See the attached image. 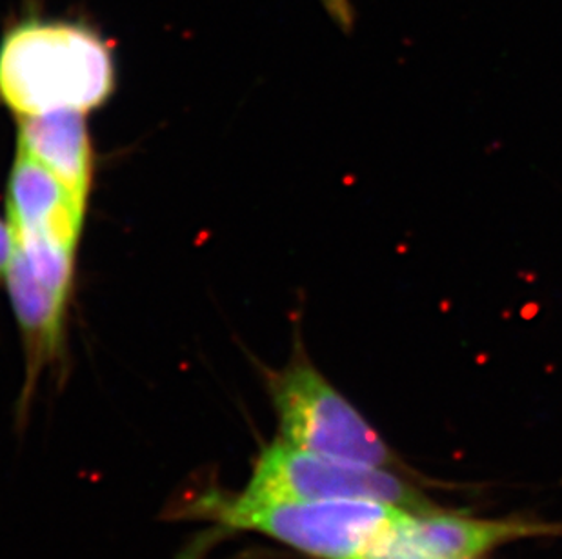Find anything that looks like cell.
I'll return each mask as SVG.
<instances>
[{"label": "cell", "mask_w": 562, "mask_h": 559, "mask_svg": "<svg viewBox=\"0 0 562 559\" xmlns=\"http://www.w3.org/2000/svg\"><path fill=\"white\" fill-rule=\"evenodd\" d=\"M115 88L106 41L80 22L26 19L0 43V99L19 118L90 112Z\"/></svg>", "instance_id": "6da1fadb"}, {"label": "cell", "mask_w": 562, "mask_h": 559, "mask_svg": "<svg viewBox=\"0 0 562 559\" xmlns=\"http://www.w3.org/2000/svg\"><path fill=\"white\" fill-rule=\"evenodd\" d=\"M199 512L223 527L259 533L315 559H382L409 511L364 500L265 503L202 498Z\"/></svg>", "instance_id": "7a4b0ae2"}, {"label": "cell", "mask_w": 562, "mask_h": 559, "mask_svg": "<svg viewBox=\"0 0 562 559\" xmlns=\"http://www.w3.org/2000/svg\"><path fill=\"white\" fill-rule=\"evenodd\" d=\"M19 151L49 169L86 204L91 184V144L85 113L55 110L43 115L22 116Z\"/></svg>", "instance_id": "ba28073f"}, {"label": "cell", "mask_w": 562, "mask_h": 559, "mask_svg": "<svg viewBox=\"0 0 562 559\" xmlns=\"http://www.w3.org/2000/svg\"><path fill=\"white\" fill-rule=\"evenodd\" d=\"M86 204L37 160L19 151L10 180V229L38 232L75 249Z\"/></svg>", "instance_id": "8992f818"}, {"label": "cell", "mask_w": 562, "mask_h": 559, "mask_svg": "<svg viewBox=\"0 0 562 559\" xmlns=\"http://www.w3.org/2000/svg\"><path fill=\"white\" fill-rule=\"evenodd\" d=\"M11 300L26 338L27 375L19 411L26 412L33 389L44 367L59 354L63 317L68 295L57 293L33 275L19 251H11L5 270Z\"/></svg>", "instance_id": "52a82bcc"}, {"label": "cell", "mask_w": 562, "mask_h": 559, "mask_svg": "<svg viewBox=\"0 0 562 559\" xmlns=\"http://www.w3.org/2000/svg\"><path fill=\"white\" fill-rule=\"evenodd\" d=\"M329 13L334 15L335 21L339 22L340 26H351V10L348 0H323Z\"/></svg>", "instance_id": "30bf717a"}, {"label": "cell", "mask_w": 562, "mask_h": 559, "mask_svg": "<svg viewBox=\"0 0 562 559\" xmlns=\"http://www.w3.org/2000/svg\"><path fill=\"white\" fill-rule=\"evenodd\" d=\"M11 251H13V240H11L10 224L5 226L4 223H0V275L8 270Z\"/></svg>", "instance_id": "9c48e42d"}, {"label": "cell", "mask_w": 562, "mask_h": 559, "mask_svg": "<svg viewBox=\"0 0 562 559\" xmlns=\"http://www.w3.org/2000/svg\"><path fill=\"white\" fill-rule=\"evenodd\" d=\"M562 533L544 523L475 520L446 512H406L382 559H479L515 539Z\"/></svg>", "instance_id": "5b68a950"}, {"label": "cell", "mask_w": 562, "mask_h": 559, "mask_svg": "<svg viewBox=\"0 0 562 559\" xmlns=\"http://www.w3.org/2000/svg\"><path fill=\"white\" fill-rule=\"evenodd\" d=\"M235 498L251 505L364 500L409 512L437 509L417 487L393 470L326 458L282 440L260 450L248 486Z\"/></svg>", "instance_id": "277c9868"}, {"label": "cell", "mask_w": 562, "mask_h": 559, "mask_svg": "<svg viewBox=\"0 0 562 559\" xmlns=\"http://www.w3.org/2000/svg\"><path fill=\"white\" fill-rule=\"evenodd\" d=\"M268 389L279 422V440L326 458L397 469L398 459L381 434L313 365L301 338L282 370L268 376Z\"/></svg>", "instance_id": "3957f363"}]
</instances>
